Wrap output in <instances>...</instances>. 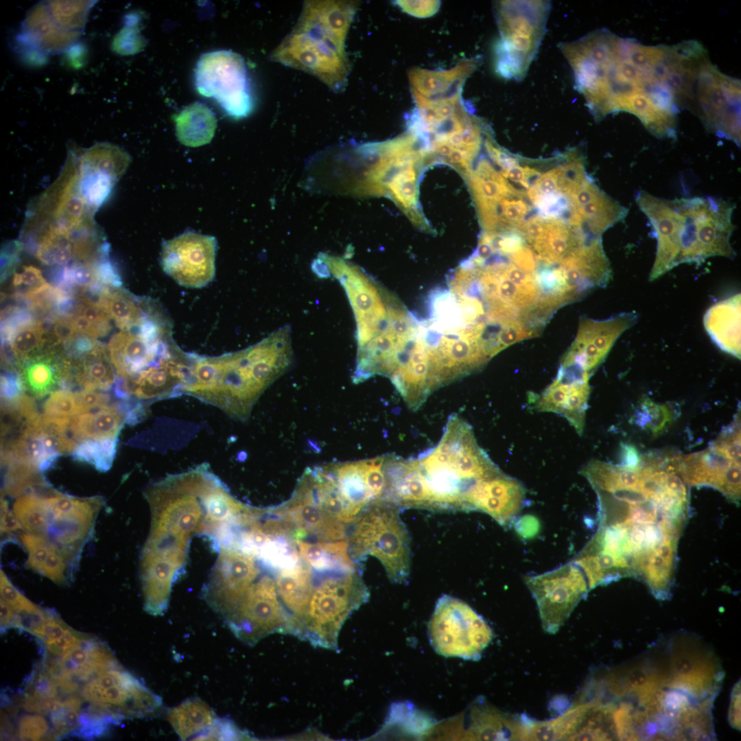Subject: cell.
<instances>
[{
    "label": "cell",
    "mask_w": 741,
    "mask_h": 741,
    "mask_svg": "<svg viewBox=\"0 0 741 741\" xmlns=\"http://www.w3.org/2000/svg\"><path fill=\"white\" fill-rule=\"evenodd\" d=\"M577 86L596 118L626 112L659 138H675L677 115L687 87L681 43L645 45L607 30L575 46Z\"/></svg>",
    "instance_id": "cell-1"
},
{
    "label": "cell",
    "mask_w": 741,
    "mask_h": 741,
    "mask_svg": "<svg viewBox=\"0 0 741 741\" xmlns=\"http://www.w3.org/2000/svg\"><path fill=\"white\" fill-rule=\"evenodd\" d=\"M589 484L598 502L593 539L613 560L633 565L673 561L689 515V490L679 471L643 458L635 467L604 464Z\"/></svg>",
    "instance_id": "cell-2"
},
{
    "label": "cell",
    "mask_w": 741,
    "mask_h": 741,
    "mask_svg": "<svg viewBox=\"0 0 741 741\" xmlns=\"http://www.w3.org/2000/svg\"><path fill=\"white\" fill-rule=\"evenodd\" d=\"M500 471L478 445L471 426L452 414L436 446L416 457H397L391 496L401 509L468 512L481 483Z\"/></svg>",
    "instance_id": "cell-3"
},
{
    "label": "cell",
    "mask_w": 741,
    "mask_h": 741,
    "mask_svg": "<svg viewBox=\"0 0 741 741\" xmlns=\"http://www.w3.org/2000/svg\"><path fill=\"white\" fill-rule=\"evenodd\" d=\"M224 487L204 463L148 489L152 522L141 565L154 579L174 585L184 572L190 539L209 534L219 522Z\"/></svg>",
    "instance_id": "cell-4"
},
{
    "label": "cell",
    "mask_w": 741,
    "mask_h": 741,
    "mask_svg": "<svg viewBox=\"0 0 741 741\" xmlns=\"http://www.w3.org/2000/svg\"><path fill=\"white\" fill-rule=\"evenodd\" d=\"M635 200L657 239L650 281L681 263L699 265L711 257H734L731 203L709 196L668 200L644 191Z\"/></svg>",
    "instance_id": "cell-5"
},
{
    "label": "cell",
    "mask_w": 741,
    "mask_h": 741,
    "mask_svg": "<svg viewBox=\"0 0 741 741\" xmlns=\"http://www.w3.org/2000/svg\"><path fill=\"white\" fill-rule=\"evenodd\" d=\"M292 355L287 326L239 351L219 356L193 354L182 395L245 420L260 395L290 366Z\"/></svg>",
    "instance_id": "cell-6"
},
{
    "label": "cell",
    "mask_w": 741,
    "mask_h": 741,
    "mask_svg": "<svg viewBox=\"0 0 741 741\" xmlns=\"http://www.w3.org/2000/svg\"><path fill=\"white\" fill-rule=\"evenodd\" d=\"M393 502H372L354 523L348 537L349 553L355 563L367 555L375 556L388 578L397 583L408 582L410 573V537Z\"/></svg>",
    "instance_id": "cell-7"
},
{
    "label": "cell",
    "mask_w": 741,
    "mask_h": 741,
    "mask_svg": "<svg viewBox=\"0 0 741 741\" xmlns=\"http://www.w3.org/2000/svg\"><path fill=\"white\" fill-rule=\"evenodd\" d=\"M369 597L357 569L338 571L314 584L303 620L301 639L336 649L340 630L350 614Z\"/></svg>",
    "instance_id": "cell-8"
},
{
    "label": "cell",
    "mask_w": 741,
    "mask_h": 741,
    "mask_svg": "<svg viewBox=\"0 0 741 741\" xmlns=\"http://www.w3.org/2000/svg\"><path fill=\"white\" fill-rule=\"evenodd\" d=\"M220 615L238 639L252 645L274 633H298L268 574L260 572Z\"/></svg>",
    "instance_id": "cell-9"
},
{
    "label": "cell",
    "mask_w": 741,
    "mask_h": 741,
    "mask_svg": "<svg viewBox=\"0 0 741 741\" xmlns=\"http://www.w3.org/2000/svg\"><path fill=\"white\" fill-rule=\"evenodd\" d=\"M428 635L438 654L478 660L493 634L486 621L469 605L443 595L429 622Z\"/></svg>",
    "instance_id": "cell-10"
},
{
    "label": "cell",
    "mask_w": 741,
    "mask_h": 741,
    "mask_svg": "<svg viewBox=\"0 0 741 741\" xmlns=\"http://www.w3.org/2000/svg\"><path fill=\"white\" fill-rule=\"evenodd\" d=\"M82 701L107 714L118 722L123 719L151 716L162 707L161 698L141 683L117 662L94 674L80 685Z\"/></svg>",
    "instance_id": "cell-11"
},
{
    "label": "cell",
    "mask_w": 741,
    "mask_h": 741,
    "mask_svg": "<svg viewBox=\"0 0 741 741\" xmlns=\"http://www.w3.org/2000/svg\"><path fill=\"white\" fill-rule=\"evenodd\" d=\"M194 80L197 91L215 99L229 116L243 118L252 111L254 97L239 54L229 50L203 54L196 63Z\"/></svg>",
    "instance_id": "cell-12"
},
{
    "label": "cell",
    "mask_w": 741,
    "mask_h": 741,
    "mask_svg": "<svg viewBox=\"0 0 741 741\" xmlns=\"http://www.w3.org/2000/svg\"><path fill=\"white\" fill-rule=\"evenodd\" d=\"M740 81L710 60L698 78L692 111L716 135L740 144Z\"/></svg>",
    "instance_id": "cell-13"
},
{
    "label": "cell",
    "mask_w": 741,
    "mask_h": 741,
    "mask_svg": "<svg viewBox=\"0 0 741 741\" xmlns=\"http://www.w3.org/2000/svg\"><path fill=\"white\" fill-rule=\"evenodd\" d=\"M525 583L536 601L543 628L550 634L558 631L590 590L583 572L572 561L529 576Z\"/></svg>",
    "instance_id": "cell-14"
},
{
    "label": "cell",
    "mask_w": 741,
    "mask_h": 741,
    "mask_svg": "<svg viewBox=\"0 0 741 741\" xmlns=\"http://www.w3.org/2000/svg\"><path fill=\"white\" fill-rule=\"evenodd\" d=\"M216 248L214 237L186 231L163 242L161 267L168 276L183 287H203L214 278Z\"/></svg>",
    "instance_id": "cell-15"
},
{
    "label": "cell",
    "mask_w": 741,
    "mask_h": 741,
    "mask_svg": "<svg viewBox=\"0 0 741 741\" xmlns=\"http://www.w3.org/2000/svg\"><path fill=\"white\" fill-rule=\"evenodd\" d=\"M526 4L521 3L519 14V2L502 3L499 11V25L502 39L497 53V69L505 77L521 75L528 62L533 57L534 50L541 36L543 23L530 21L525 15Z\"/></svg>",
    "instance_id": "cell-16"
},
{
    "label": "cell",
    "mask_w": 741,
    "mask_h": 741,
    "mask_svg": "<svg viewBox=\"0 0 741 741\" xmlns=\"http://www.w3.org/2000/svg\"><path fill=\"white\" fill-rule=\"evenodd\" d=\"M277 508L290 527L294 540H348L346 526L333 519L322 508L305 473L291 498Z\"/></svg>",
    "instance_id": "cell-17"
},
{
    "label": "cell",
    "mask_w": 741,
    "mask_h": 741,
    "mask_svg": "<svg viewBox=\"0 0 741 741\" xmlns=\"http://www.w3.org/2000/svg\"><path fill=\"white\" fill-rule=\"evenodd\" d=\"M128 164V158L121 150L107 143L96 145L81 156L75 184L80 196L93 211L104 202Z\"/></svg>",
    "instance_id": "cell-18"
},
{
    "label": "cell",
    "mask_w": 741,
    "mask_h": 741,
    "mask_svg": "<svg viewBox=\"0 0 741 741\" xmlns=\"http://www.w3.org/2000/svg\"><path fill=\"white\" fill-rule=\"evenodd\" d=\"M637 320L634 312H623L603 320L583 318L575 340L562 360L591 373L604 360L618 338Z\"/></svg>",
    "instance_id": "cell-19"
},
{
    "label": "cell",
    "mask_w": 741,
    "mask_h": 741,
    "mask_svg": "<svg viewBox=\"0 0 741 741\" xmlns=\"http://www.w3.org/2000/svg\"><path fill=\"white\" fill-rule=\"evenodd\" d=\"M680 472L687 485L711 486L735 503L740 499V463L710 446L681 456Z\"/></svg>",
    "instance_id": "cell-20"
},
{
    "label": "cell",
    "mask_w": 741,
    "mask_h": 741,
    "mask_svg": "<svg viewBox=\"0 0 741 741\" xmlns=\"http://www.w3.org/2000/svg\"><path fill=\"white\" fill-rule=\"evenodd\" d=\"M24 394L40 399L56 390H64L69 364L59 346L45 347L16 366Z\"/></svg>",
    "instance_id": "cell-21"
},
{
    "label": "cell",
    "mask_w": 741,
    "mask_h": 741,
    "mask_svg": "<svg viewBox=\"0 0 741 741\" xmlns=\"http://www.w3.org/2000/svg\"><path fill=\"white\" fill-rule=\"evenodd\" d=\"M526 489L522 484L502 471L484 480L474 495L471 511H480L508 527L523 508Z\"/></svg>",
    "instance_id": "cell-22"
},
{
    "label": "cell",
    "mask_w": 741,
    "mask_h": 741,
    "mask_svg": "<svg viewBox=\"0 0 741 741\" xmlns=\"http://www.w3.org/2000/svg\"><path fill=\"white\" fill-rule=\"evenodd\" d=\"M313 571L302 559L296 565L279 570L275 582L279 598L296 622L301 638L303 620L314 589Z\"/></svg>",
    "instance_id": "cell-23"
},
{
    "label": "cell",
    "mask_w": 741,
    "mask_h": 741,
    "mask_svg": "<svg viewBox=\"0 0 741 741\" xmlns=\"http://www.w3.org/2000/svg\"><path fill=\"white\" fill-rule=\"evenodd\" d=\"M705 329L722 351L740 357V294L709 308L703 318Z\"/></svg>",
    "instance_id": "cell-24"
},
{
    "label": "cell",
    "mask_w": 741,
    "mask_h": 741,
    "mask_svg": "<svg viewBox=\"0 0 741 741\" xmlns=\"http://www.w3.org/2000/svg\"><path fill=\"white\" fill-rule=\"evenodd\" d=\"M127 416L121 400L97 409L69 417L68 429L77 443L84 440L118 438Z\"/></svg>",
    "instance_id": "cell-25"
},
{
    "label": "cell",
    "mask_w": 741,
    "mask_h": 741,
    "mask_svg": "<svg viewBox=\"0 0 741 741\" xmlns=\"http://www.w3.org/2000/svg\"><path fill=\"white\" fill-rule=\"evenodd\" d=\"M69 388L81 390H108L113 388L115 373L106 349L97 342L89 353L77 360H69Z\"/></svg>",
    "instance_id": "cell-26"
},
{
    "label": "cell",
    "mask_w": 741,
    "mask_h": 741,
    "mask_svg": "<svg viewBox=\"0 0 741 741\" xmlns=\"http://www.w3.org/2000/svg\"><path fill=\"white\" fill-rule=\"evenodd\" d=\"M473 68V63L461 62L445 71L412 69L409 74L412 91L427 99H440L460 91V87Z\"/></svg>",
    "instance_id": "cell-27"
},
{
    "label": "cell",
    "mask_w": 741,
    "mask_h": 741,
    "mask_svg": "<svg viewBox=\"0 0 741 741\" xmlns=\"http://www.w3.org/2000/svg\"><path fill=\"white\" fill-rule=\"evenodd\" d=\"M301 559L319 572L357 569L349 553L347 539L333 541L294 540Z\"/></svg>",
    "instance_id": "cell-28"
},
{
    "label": "cell",
    "mask_w": 741,
    "mask_h": 741,
    "mask_svg": "<svg viewBox=\"0 0 741 741\" xmlns=\"http://www.w3.org/2000/svg\"><path fill=\"white\" fill-rule=\"evenodd\" d=\"M178 140L189 147L207 144L212 139L217 119L214 113L200 102L186 106L175 119Z\"/></svg>",
    "instance_id": "cell-29"
},
{
    "label": "cell",
    "mask_w": 741,
    "mask_h": 741,
    "mask_svg": "<svg viewBox=\"0 0 741 741\" xmlns=\"http://www.w3.org/2000/svg\"><path fill=\"white\" fill-rule=\"evenodd\" d=\"M217 719L211 707L197 698L184 701L168 715L172 727L183 740H202Z\"/></svg>",
    "instance_id": "cell-30"
},
{
    "label": "cell",
    "mask_w": 741,
    "mask_h": 741,
    "mask_svg": "<svg viewBox=\"0 0 741 741\" xmlns=\"http://www.w3.org/2000/svg\"><path fill=\"white\" fill-rule=\"evenodd\" d=\"M13 513L29 533L45 538L49 513L44 497L33 492L20 495L14 503Z\"/></svg>",
    "instance_id": "cell-31"
},
{
    "label": "cell",
    "mask_w": 741,
    "mask_h": 741,
    "mask_svg": "<svg viewBox=\"0 0 741 741\" xmlns=\"http://www.w3.org/2000/svg\"><path fill=\"white\" fill-rule=\"evenodd\" d=\"M416 175L414 165L398 168L392 171L381 183L386 184L394 200L411 213L413 220L419 222V219L421 220V217L416 211Z\"/></svg>",
    "instance_id": "cell-32"
},
{
    "label": "cell",
    "mask_w": 741,
    "mask_h": 741,
    "mask_svg": "<svg viewBox=\"0 0 741 741\" xmlns=\"http://www.w3.org/2000/svg\"><path fill=\"white\" fill-rule=\"evenodd\" d=\"M9 343L17 365L47 346V337L38 320L21 327L11 336Z\"/></svg>",
    "instance_id": "cell-33"
},
{
    "label": "cell",
    "mask_w": 741,
    "mask_h": 741,
    "mask_svg": "<svg viewBox=\"0 0 741 741\" xmlns=\"http://www.w3.org/2000/svg\"><path fill=\"white\" fill-rule=\"evenodd\" d=\"M118 438L87 439L80 442L73 452L75 460L93 465L98 471L108 470L117 451Z\"/></svg>",
    "instance_id": "cell-34"
},
{
    "label": "cell",
    "mask_w": 741,
    "mask_h": 741,
    "mask_svg": "<svg viewBox=\"0 0 741 741\" xmlns=\"http://www.w3.org/2000/svg\"><path fill=\"white\" fill-rule=\"evenodd\" d=\"M672 419V412L667 405L655 403L644 397L640 403L636 422L657 435L667 428Z\"/></svg>",
    "instance_id": "cell-35"
},
{
    "label": "cell",
    "mask_w": 741,
    "mask_h": 741,
    "mask_svg": "<svg viewBox=\"0 0 741 741\" xmlns=\"http://www.w3.org/2000/svg\"><path fill=\"white\" fill-rule=\"evenodd\" d=\"M497 214L501 224V232L516 231L524 222L530 207L521 199V196L507 197L497 203Z\"/></svg>",
    "instance_id": "cell-36"
},
{
    "label": "cell",
    "mask_w": 741,
    "mask_h": 741,
    "mask_svg": "<svg viewBox=\"0 0 741 741\" xmlns=\"http://www.w3.org/2000/svg\"><path fill=\"white\" fill-rule=\"evenodd\" d=\"M43 414L56 417H70L82 414L75 393L71 390L53 392L43 405Z\"/></svg>",
    "instance_id": "cell-37"
},
{
    "label": "cell",
    "mask_w": 741,
    "mask_h": 741,
    "mask_svg": "<svg viewBox=\"0 0 741 741\" xmlns=\"http://www.w3.org/2000/svg\"><path fill=\"white\" fill-rule=\"evenodd\" d=\"M729 459L740 463V416L737 414L733 422L725 428L709 445Z\"/></svg>",
    "instance_id": "cell-38"
},
{
    "label": "cell",
    "mask_w": 741,
    "mask_h": 741,
    "mask_svg": "<svg viewBox=\"0 0 741 741\" xmlns=\"http://www.w3.org/2000/svg\"><path fill=\"white\" fill-rule=\"evenodd\" d=\"M18 736L23 740L51 739V729L47 720L41 715L27 714L19 720Z\"/></svg>",
    "instance_id": "cell-39"
},
{
    "label": "cell",
    "mask_w": 741,
    "mask_h": 741,
    "mask_svg": "<svg viewBox=\"0 0 741 741\" xmlns=\"http://www.w3.org/2000/svg\"><path fill=\"white\" fill-rule=\"evenodd\" d=\"M21 540L29 554L26 565L32 569L40 573L53 545L44 538L30 533L22 534Z\"/></svg>",
    "instance_id": "cell-40"
},
{
    "label": "cell",
    "mask_w": 741,
    "mask_h": 741,
    "mask_svg": "<svg viewBox=\"0 0 741 741\" xmlns=\"http://www.w3.org/2000/svg\"><path fill=\"white\" fill-rule=\"evenodd\" d=\"M0 581L1 598L5 601L16 613L30 612L39 608L21 594L2 571H1Z\"/></svg>",
    "instance_id": "cell-41"
},
{
    "label": "cell",
    "mask_w": 741,
    "mask_h": 741,
    "mask_svg": "<svg viewBox=\"0 0 741 741\" xmlns=\"http://www.w3.org/2000/svg\"><path fill=\"white\" fill-rule=\"evenodd\" d=\"M67 565L64 556L52 545L40 574L56 583L65 582Z\"/></svg>",
    "instance_id": "cell-42"
},
{
    "label": "cell",
    "mask_w": 741,
    "mask_h": 741,
    "mask_svg": "<svg viewBox=\"0 0 741 741\" xmlns=\"http://www.w3.org/2000/svg\"><path fill=\"white\" fill-rule=\"evenodd\" d=\"M22 244L17 240L8 242L3 245L1 251V281H5L12 274H14L19 262V253Z\"/></svg>",
    "instance_id": "cell-43"
},
{
    "label": "cell",
    "mask_w": 741,
    "mask_h": 741,
    "mask_svg": "<svg viewBox=\"0 0 741 741\" xmlns=\"http://www.w3.org/2000/svg\"><path fill=\"white\" fill-rule=\"evenodd\" d=\"M23 393L19 375L16 368H3L1 375V401H11Z\"/></svg>",
    "instance_id": "cell-44"
},
{
    "label": "cell",
    "mask_w": 741,
    "mask_h": 741,
    "mask_svg": "<svg viewBox=\"0 0 741 741\" xmlns=\"http://www.w3.org/2000/svg\"><path fill=\"white\" fill-rule=\"evenodd\" d=\"M78 403L82 413L110 405V396L97 390L84 389L75 392Z\"/></svg>",
    "instance_id": "cell-45"
},
{
    "label": "cell",
    "mask_w": 741,
    "mask_h": 741,
    "mask_svg": "<svg viewBox=\"0 0 741 741\" xmlns=\"http://www.w3.org/2000/svg\"><path fill=\"white\" fill-rule=\"evenodd\" d=\"M47 283L40 270L33 266H24L21 273L14 274L12 279V285L14 287L22 284L27 287V291L25 293L36 290Z\"/></svg>",
    "instance_id": "cell-46"
},
{
    "label": "cell",
    "mask_w": 741,
    "mask_h": 741,
    "mask_svg": "<svg viewBox=\"0 0 741 741\" xmlns=\"http://www.w3.org/2000/svg\"><path fill=\"white\" fill-rule=\"evenodd\" d=\"M243 734L232 722L217 718L202 740H233L244 738Z\"/></svg>",
    "instance_id": "cell-47"
},
{
    "label": "cell",
    "mask_w": 741,
    "mask_h": 741,
    "mask_svg": "<svg viewBox=\"0 0 741 741\" xmlns=\"http://www.w3.org/2000/svg\"><path fill=\"white\" fill-rule=\"evenodd\" d=\"M400 7L407 13L417 17H427L433 15L439 8V2L434 1H397Z\"/></svg>",
    "instance_id": "cell-48"
},
{
    "label": "cell",
    "mask_w": 741,
    "mask_h": 741,
    "mask_svg": "<svg viewBox=\"0 0 741 741\" xmlns=\"http://www.w3.org/2000/svg\"><path fill=\"white\" fill-rule=\"evenodd\" d=\"M93 266L77 261L67 267L73 281L80 287H86L97 281Z\"/></svg>",
    "instance_id": "cell-49"
},
{
    "label": "cell",
    "mask_w": 741,
    "mask_h": 741,
    "mask_svg": "<svg viewBox=\"0 0 741 741\" xmlns=\"http://www.w3.org/2000/svg\"><path fill=\"white\" fill-rule=\"evenodd\" d=\"M502 173L505 178L515 183H518L527 189L530 186L528 183L529 180L532 177H536L540 174L538 171L533 168L522 167L518 164L503 170Z\"/></svg>",
    "instance_id": "cell-50"
},
{
    "label": "cell",
    "mask_w": 741,
    "mask_h": 741,
    "mask_svg": "<svg viewBox=\"0 0 741 741\" xmlns=\"http://www.w3.org/2000/svg\"><path fill=\"white\" fill-rule=\"evenodd\" d=\"M530 248L524 245L516 252L508 255L517 267L530 273L535 272L536 263Z\"/></svg>",
    "instance_id": "cell-51"
},
{
    "label": "cell",
    "mask_w": 741,
    "mask_h": 741,
    "mask_svg": "<svg viewBox=\"0 0 741 741\" xmlns=\"http://www.w3.org/2000/svg\"><path fill=\"white\" fill-rule=\"evenodd\" d=\"M23 528L22 525L11 512L4 499L1 500V532H12Z\"/></svg>",
    "instance_id": "cell-52"
},
{
    "label": "cell",
    "mask_w": 741,
    "mask_h": 741,
    "mask_svg": "<svg viewBox=\"0 0 741 741\" xmlns=\"http://www.w3.org/2000/svg\"><path fill=\"white\" fill-rule=\"evenodd\" d=\"M71 318L78 333L87 335L93 339L102 336L99 328L84 316L76 314Z\"/></svg>",
    "instance_id": "cell-53"
},
{
    "label": "cell",
    "mask_w": 741,
    "mask_h": 741,
    "mask_svg": "<svg viewBox=\"0 0 741 741\" xmlns=\"http://www.w3.org/2000/svg\"><path fill=\"white\" fill-rule=\"evenodd\" d=\"M641 460V456L637 449L632 445H621V464L635 467Z\"/></svg>",
    "instance_id": "cell-54"
},
{
    "label": "cell",
    "mask_w": 741,
    "mask_h": 741,
    "mask_svg": "<svg viewBox=\"0 0 741 741\" xmlns=\"http://www.w3.org/2000/svg\"><path fill=\"white\" fill-rule=\"evenodd\" d=\"M739 699H740V698H739ZM739 699H738V690L737 689L733 692V699L731 701V702H732V705H731L732 710H731L732 714L730 716L731 717H732V719L731 720V722H733V725L736 726V727H738V700Z\"/></svg>",
    "instance_id": "cell-55"
}]
</instances>
